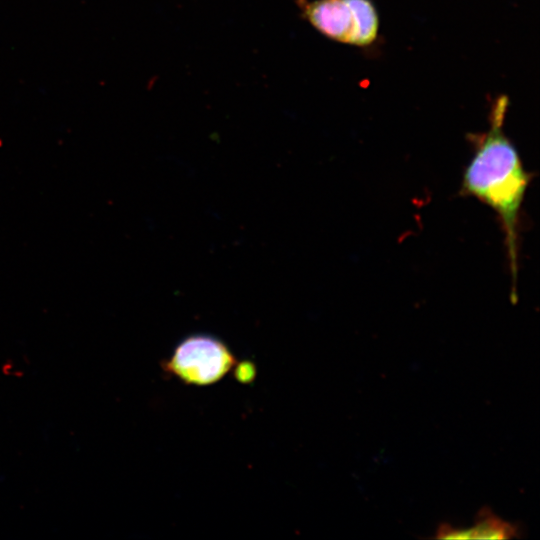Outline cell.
I'll list each match as a JSON object with an SVG mask.
<instances>
[{
	"mask_svg": "<svg viewBox=\"0 0 540 540\" xmlns=\"http://www.w3.org/2000/svg\"><path fill=\"white\" fill-rule=\"evenodd\" d=\"M235 378L242 382V383H248L251 382L255 375H256V369L253 363L245 361L235 364Z\"/></svg>",
	"mask_w": 540,
	"mask_h": 540,
	"instance_id": "5b68a950",
	"label": "cell"
},
{
	"mask_svg": "<svg viewBox=\"0 0 540 540\" xmlns=\"http://www.w3.org/2000/svg\"><path fill=\"white\" fill-rule=\"evenodd\" d=\"M508 105L505 94L495 98L489 129L471 139L474 152L463 171L461 194L477 199L497 215L505 236L515 299L520 215L532 175L525 170L516 147L503 131Z\"/></svg>",
	"mask_w": 540,
	"mask_h": 540,
	"instance_id": "6da1fadb",
	"label": "cell"
},
{
	"mask_svg": "<svg viewBox=\"0 0 540 540\" xmlns=\"http://www.w3.org/2000/svg\"><path fill=\"white\" fill-rule=\"evenodd\" d=\"M235 364L224 342L197 334L182 340L162 366L166 373L186 384L205 386L221 380Z\"/></svg>",
	"mask_w": 540,
	"mask_h": 540,
	"instance_id": "3957f363",
	"label": "cell"
},
{
	"mask_svg": "<svg viewBox=\"0 0 540 540\" xmlns=\"http://www.w3.org/2000/svg\"><path fill=\"white\" fill-rule=\"evenodd\" d=\"M301 17L325 37L354 46L371 45L379 16L371 0H296Z\"/></svg>",
	"mask_w": 540,
	"mask_h": 540,
	"instance_id": "7a4b0ae2",
	"label": "cell"
},
{
	"mask_svg": "<svg viewBox=\"0 0 540 540\" xmlns=\"http://www.w3.org/2000/svg\"><path fill=\"white\" fill-rule=\"evenodd\" d=\"M517 526L509 523L489 508L481 509L474 524L468 528H455L448 524L438 527L436 538L438 539H512L517 536Z\"/></svg>",
	"mask_w": 540,
	"mask_h": 540,
	"instance_id": "277c9868",
	"label": "cell"
}]
</instances>
